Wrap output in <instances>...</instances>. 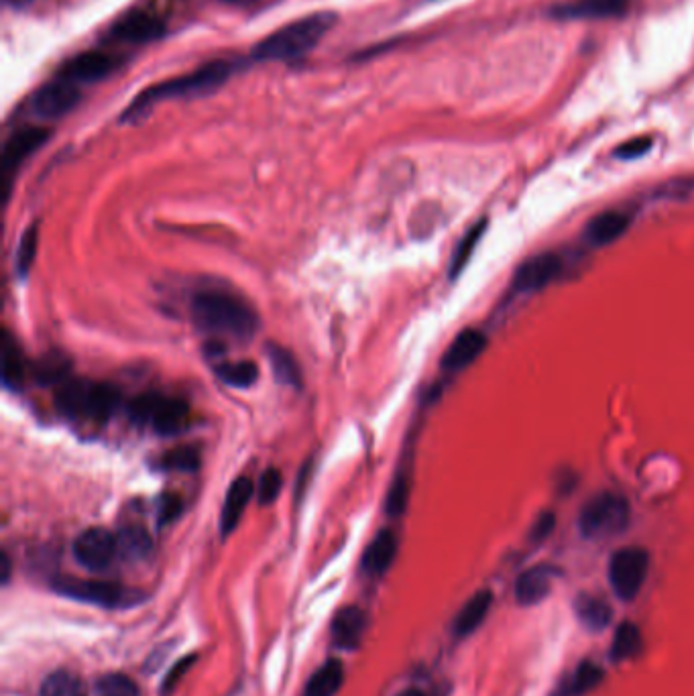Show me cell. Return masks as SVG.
Here are the masks:
<instances>
[{
  "label": "cell",
  "instance_id": "1",
  "mask_svg": "<svg viewBox=\"0 0 694 696\" xmlns=\"http://www.w3.org/2000/svg\"><path fill=\"white\" fill-rule=\"evenodd\" d=\"M192 320L198 330L235 340H249L259 328L255 310L224 292H202L192 300Z\"/></svg>",
  "mask_w": 694,
  "mask_h": 696
},
{
  "label": "cell",
  "instance_id": "2",
  "mask_svg": "<svg viewBox=\"0 0 694 696\" xmlns=\"http://www.w3.org/2000/svg\"><path fill=\"white\" fill-rule=\"evenodd\" d=\"M57 410L68 418L106 422L117 414L121 405L119 389L98 381H66L57 391Z\"/></svg>",
  "mask_w": 694,
  "mask_h": 696
},
{
  "label": "cell",
  "instance_id": "3",
  "mask_svg": "<svg viewBox=\"0 0 694 696\" xmlns=\"http://www.w3.org/2000/svg\"><path fill=\"white\" fill-rule=\"evenodd\" d=\"M332 15H314L269 35L255 49L257 60H292L308 53L332 27Z\"/></svg>",
  "mask_w": 694,
  "mask_h": 696
},
{
  "label": "cell",
  "instance_id": "4",
  "mask_svg": "<svg viewBox=\"0 0 694 696\" xmlns=\"http://www.w3.org/2000/svg\"><path fill=\"white\" fill-rule=\"evenodd\" d=\"M631 521V507L623 495L599 493L578 515V530L587 540H609L621 536Z\"/></svg>",
  "mask_w": 694,
  "mask_h": 696
},
{
  "label": "cell",
  "instance_id": "5",
  "mask_svg": "<svg viewBox=\"0 0 694 696\" xmlns=\"http://www.w3.org/2000/svg\"><path fill=\"white\" fill-rule=\"evenodd\" d=\"M51 589L68 599L98 605L104 609H129L145 601V593L135 589H125L117 583H104V580H86L76 576H60L51 580Z\"/></svg>",
  "mask_w": 694,
  "mask_h": 696
},
{
  "label": "cell",
  "instance_id": "6",
  "mask_svg": "<svg viewBox=\"0 0 694 696\" xmlns=\"http://www.w3.org/2000/svg\"><path fill=\"white\" fill-rule=\"evenodd\" d=\"M129 414L135 424L151 426L159 436H176L186 428L190 408L182 399L145 393L131 403Z\"/></svg>",
  "mask_w": 694,
  "mask_h": 696
},
{
  "label": "cell",
  "instance_id": "7",
  "mask_svg": "<svg viewBox=\"0 0 694 696\" xmlns=\"http://www.w3.org/2000/svg\"><path fill=\"white\" fill-rule=\"evenodd\" d=\"M650 556L644 548L629 546L617 550L609 560V583L617 599L631 603L644 589Z\"/></svg>",
  "mask_w": 694,
  "mask_h": 696
},
{
  "label": "cell",
  "instance_id": "8",
  "mask_svg": "<svg viewBox=\"0 0 694 696\" xmlns=\"http://www.w3.org/2000/svg\"><path fill=\"white\" fill-rule=\"evenodd\" d=\"M230 68L226 64H214V66H208L204 70H200L198 74L190 76V78H182L178 82H173V84H167L163 88H157V90H151L147 94H143L133 108H129L127 116L125 119H133V116L141 110H145L147 104H151L153 100L157 98H171V96H184V94H206L210 90H214L220 82H224V78L228 76Z\"/></svg>",
  "mask_w": 694,
  "mask_h": 696
},
{
  "label": "cell",
  "instance_id": "9",
  "mask_svg": "<svg viewBox=\"0 0 694 696\" xmlns=\"http://www.w3.org/2000/svg\"><path fill=\"white\" fill-rule=\"evenodd\" d=\"M74 558L86 570L100 572L108 568L112 558L117 556V536H112L104 528H90L82 532L74 542Z\"/></svg>",
  "mask_w": 694,
  "mask_h": 696
},
{
  "label": "cell",
  "instance_id": "10",
  "mask_svg": "<svg viewBox=\"0 0 694 696\" xmlns=\"http://www.w3.org/2000/svg\"><path fill=\"white\" fill-rule=\"evenodd\" d=\"M562 271V261L558 255L542 253L532 259H528L522 267L517 269L513 277V287L522 294H534L550 285Z\"/></svg>",
  "mask_w": 694,
  "mask_h": 696
},
{
  "label": "cell",
  "instance_id": "11",
  "mask_svg": "<svg viewBox=\"0 0 694 696\" xmlns=\"http://www.w3.org/2000/svg\"><path fill=\"white\" fill-rule=\"evenodd\" d=\"M49 133L47 131H41V129H25L21 133H17L5 147V153H3V188H5V196L3 200L7 202L9 200V192H11V182H13V176H15V171L23 165V161L33 153L37 151L45 141H47Z\"/></svg>",
  "mask_w": 694,
  "mask_h": 696
},
{
  "label": "cell",
  "instance_id": "12",
  "mask_svg": "<svg viewBox=\"0 0 694 696\" xmlns=\"http://www.w3.org/2000/svg\"><path fill=\"white\" fill-rule=\"evenodd\" d=\"M367 613L357 607V605H349L340 609L330 625V635H332V644L338 650L344 652H355L361 644L363 637L367 631Z\"/></svg>",
  "mask_w": 694,
  "mask_h": 696
},
{
  "label": "cell",
  "instance_id": "13",
  "mask_svg": "<svg viewBox=\"0 0 694 696\" xmlns=\"http://www.w3.org/2000/svg\"><path fill=\"white\" fill-rule=\"evenodd\" d=\"M80 100V90L70 80H57L35 94L33 110L43 116V119H57L70 112Z\"/></svg>",
  "mask_w": 694,
  "mask_h": 696
},
{
  "label": "cell",
  "instance_id": "14",
  "mask_svg": "<svg viewBox=\"0 0 694 696\" xmlns=\"http://www.w3.org/2000/svg\"><path fill=\"white\" fill-rule=\"evenodd\" d=\"M554 578H556V570L550 566H534L524 570L522 574L517 576L515 587H513V595L517 605L522 607H536L540 605L552 591L554 587Z\"/></svg>",
  "mask_w": 694,
  "mask_h": 696
},
{
  "label": "cell",
  "instance_id": "15",
  "mask_svg": "<svg viewBox=\"0 0 694 696\" xmlns=\"http://www.w3.org/2000/svg\"><path fill=\"white\" fill-rule=\"evenodd\" d=\"M487 338L479 330H462L452 344L448 346V351L442 357V369L448 373H458L462 369L471 367L481 353L485 351Z\"/></svg>",
  "mask_w": 694,
  "mask_h": 696
},
{
  "label": "cell",
  "instance_id": "16",
  "mask_svg": "<svg viewBox=\"0 0 694 696\" xmlns=\"http://www.w3.org/2000/svg\"><path fill=\"white\" fill-rule=\"evenodd\" d=\"M255 495V485L249 477H239L233 485L228 487L222 511H220V534L222 538L230 536L239 526V521L249 505V501Z\"/></svg>",
  "mask_w": 694,
  "mask_h": 696
},
{
  "label": "cell",
  "instance_id": "17",
  "mask_svg": "<svg viewBox=\"0 0 694 696\" xmlns=\"http://www.w3.org/2000/svg\"><path fill=\"white\" fill-rule=\"evenodd\" d=\"M491 607H493V593L489 589L477 591L456 613L452 621V635L458 637V640H465V637L473 635L485 623Z\"/></svg>",
  "mask_w": 694,
  "mask_h": 696
},
{
  "label": "cell",
  "instance_id": "18",
  "mask_svg": "<svg viewBox=\"0 0 694 696\" xmlns=\"http://www.w3.org/2000/svg\"><path fill=\"white\" fill-rule=\"evenodd\" d=\"M629 224H631V216L623 210L601 212L599 216H595L587 224L585 239L593 247H607L625 235V230L629 228Z\"/></svg>",
  "mask_w": 694,
  "mask_h": 696
},
{
  "label": "cell",
  "instance_id": "19",
  "mask_svg": "<svg viewBox=\"0 0 694 696\" xmlns=\"http://www.w3.org/2000/svg\"><path fill=\"white\" fill-rule=\"evenodd\" d=\"M397 556V536L391 530H381L367 546L361 568L369 576L385 574Z\"/></svg>",
  "mask_w": 694,
  "mask_h": 696
},
{
  "label": "cell",
  "instance_id": "20",
  "mask_svg": "<svg viewBox=\"0 0 694 696\" xmlns=\"http://www.w3.org/2000/svg\"><path fill=\"white\" fill-rule=\"evenodd\" d=\"M642 650H644V633L640 625L633 621H623L613 633V644L609 652L613 664H623L638 658Z\"/></svg>",
  "mask_w": 694,
  "mask_h": 696
},
{
  "label": "cell",
  "instance_id": "21",
  "mask_svg": "<svg viewBox=\"0 0 694 696\" xmlns=\"http://www.w3.org/2000/svg\"><path fill=\"white\" fill-rule=\"evenodd\" d=\"M112 66L114 64L108 55L92 51V53H84V55L76 57V60H72L64 68L62 78L70 80V82H94V80L108 76Z\"/></svg>",
  "mask_w": 694,
  "mask_h": 696
},
{
  "label": "cell",
  "instance_id": "22",
  "mask_svg": "<svg viewBox=\"0 0 694 696\" xmlns=\"http://www.w3.org/2000/svg\"><path fill=\"white\" fill-rule=\"evenodd\" d=\"M112 33L125 41L145 43L163 35V23L149 13H133L114 27Z\"/></svg>",
  "mask_w": 694,
  "mask_h": 696
},
{
  "label": "cell",
  "instance_id": "23",
  "mask_svg": "<svg viewBox=\"0 0 694 696\" xmlns=\"http://www.w3.org/2000/svg\"><path fill=\"white\" fill-rule=\"evenodd\" d=\"M576 619L581 621L589 631H603L613 619V609L595 595H581L574 601Z\"/></svg>",
  "mask_w": 694,
  "mask_h": 696
},
{
  "label": "cell",
  "instance_id": "24",
  "mask_svg": "<svg viewBox=\"0 0 694 696\" xmlns=\"http://www.w3.org/2000/svg\"><path fill=\"white\" fill-rule=\"evenodd\" d=\"M344 682V666L340 660L324 662L308 680L304 696H334Z\"/></svg>",
  "mask_w": 694,
  "mask_h": 696
},
{
  "label": "cell",
  "instance_id": "25",
  "mask_svg": "<svg viewBox=\"0 0 694 696\" xmlns=\"http://www.w3.org/2000/svg\"><path fill=\"white\" fill-rule=\"evenodd\" d=\"M25 359L21 355V348L17 340L11 336L9 330L3 332V383L7 389H21L25 383Z\"/></svg>",
  "mask_w": 694,
  "mask_h": 696
},
{
  "label": "cell",
  "instance_id": "26",
  "mask_svg": "<svg viewBox=\"0 0 694 696\" xmlns=\"http://www.w3.org/2000/svg\"><path fill=\"white\" fill-rule=\"evenodd\" d=\"M153 550V540L143 526H125L117 534V552L129 562L145 560Z\"/></svg>",
  "mask_w": 694,
  "mask_h": 696
},
{
  "label": "cell",
  "instance_id": "27",
  "mask_svg": "<svg viewBox=\"0 0 694 696\" xmlns=\"http://www.w3.org/2000/svg\"><path fill=\"white\" fill-rule=\"evenodd\" d=\"M267 359L271 365V371L275 379L287 387H300L302 385V371L296 363L294 355L285 351L283 346L267 344Z\"/></svg>",
  "mask_w": 694,
  "mask_h": 696
},
{
  "label": "cell",
  "instance_id": "28",
  "mask_svg": "<svg viewBox=\"0 0 694 696\" xmlns=\"http://www.w3.org/2000/svg\"><path fill=\"white\" fill-rule=\"evenodd\" d=\"M41 696H88L84 680L70 670H55L41 684Z\"/></svg>",
  "mask_w": 694,
  "mask_h": 696
},
{
  "label": "cell",
  "instance_id": "29",
  "mask_svg": "<svg viewBox=\"0 0 694 696\" xmlns=\"http://www.w3.org/2000/svg\"><path fill=\"white\" fill-rule=\"evenodd\" d=\"M218 379L235 389H249L259 379V367L253 361H230L216 367Z\"/></svg>",
  "mask_w": 694,
  "mask_h": 696
},
{
  "label": "cell",
  "instance_id": "30",
  "mask_svg": "<svg viewBox=\"0 0 694 696\" xmlns=\"http://www.w3.org/2000/svg\"><path fill=\"white\" fill-rule=\"evenodd\" d=\"M605 680V670L595 662H583L576 668L566 686V696H585L601 686Z\"/></svg>",
  "mask_w": 694,
  "mask_h": 696
},
{
  "label": "cell",
  "instance_id": "31",
  "mask_svg": "<svg viewBox=\"0 0 694 696\" xmlns=\"http://www.w3.org/2000/svg\"><path fill=\"white\" fill-rule=\"evenodd\" d=\"M627 9V0H581V3L562 9L564 17H615ZM560 15V17H562Z\"/></svg>",
  "mask_w": 694,
  "mask_h": 696
},
{
  "label": "cell",
  "instance_id": "32",
  "mask_svg": "<svg viewBox=\"0 0 694 696\" xmlns=\"http://www.w3.org/2000/svg\"><path fill=\"white\" fill-rule=\"evenodd\" d=\"M485 228H487V222L475 224V226L467 232L465 239H462V241L458 243V247H456V251H454V255H452V261H450V279H456V277L462 273V269L467 267V263L471 261V257H473V253H475L479 241L483 239Z\"/></svg>",
  "mask_w": 694,
  "mask_h": 696
},
{
  "label": "cell",
  "instance_id": "33",
  "mask_svg": "<svg viewBox=\"0 0 694 696\" xmlns=\"http://www.w3.org/2000/svg\"><path fill=\"white\" fill-rule=\"evenodd\" d=\"M37 247H39V224H31L17 245V255H15V271L21 279H27L35 257H37Z\"/></svg>",
  "mask_w": 694,
  "mask_h": 696
},
{
  "label": "cell",
  "instance_id": "34",
  "mask_svg": "<svg viewBox=\"0 0 694 696\" xmlns=\"http://www.w3.org/2000/svg\"><path fill=\"white\" fill-rule=\"evenodd\" d=\"M408 503H410V475L397 473L385 499V511L389 517H399L403 515V511H406Z\"/></svg>",
  "mask_w": 694,
  "mask_h": 696
},
{
  "label": "cell",
  "instance_id": "35",
  "mask_svg": "<svg viewBox=\"0 0 694 696\" xmlns=\"http://www.w3.org/2000/svg\"><path fill=\"white\" fill-rule=\"evenodd\" d=\"M200 467V456L194 448L184 446L167 452L161 458V469L165 471H176V473H192Z\"/></svg>",
  "mask_w": 694,
  "mask_h": 696
},
{
  "label": "cell",
  "instance_id": "36",
  "mask_svg": "<svg viewBox=\"0 0 694 696\" xmlns=\"http://www.w3.org/2000/svg\"><path fill=\"white\" fill-rule=\"evenodd\" d=\"M37 379L41 383H66L70 373V363L62 355H49L35 367Z\"/></svg>",
  "mask_w": 694,
  "mask_h": 696
},
{
  "label": "cell",
  "instance_id": "37",
  "mask_svg": "<svg viewBox=\"0 0 694 696\" xmlns=\"http://www.w3.org/2000/svg\"><path fill=\"white\" fill-rule=\"evenodd\" d=\"M98 690L102 696H139L135 682L123 674H108L100 678Z\"/></svg>",
  "mask_w": 694,
  "mask_h": 696
},
{
  "label": "cell",
  "instance_id": "38",
  "mask_svg": "<svg viewBox=\"0 0 694 696\" xmlns=\"http://www.w3.org/2000/svg\"><path fill=\"white\" fill-rule=\"evenodd\" d=\"M283 489V475L277 469H267L261 479H259V487H257V499L261 505H271L279 493Z\"/></svg>",
  "mask_w": 694,
  "mask_h": 696
},
{
  "label": "cell",
  "instance_id": "39",
  "mask_svg": "<svg viewBox=\"0 0 694 696\" xmlns=\"http://www.w3.org/2000/svg\"><path fill=\"white\" fill-rule=\"evenodd\" d=\"M654 141L650 137H638V139H631L623 145H619L615 149V157L617 159H623V161H633V159H640L644 157L646 153H650Z\"/></svg>",
  "mask_w": 694,
  "mask_h": 696
},
{
  "label": "cell",
  "instance_id": "40",
  "mask_svg": "<svg viewBox=\"0 0 694 696\" xmlns=\"http://www.w3.org/2000/svg\"><path fill=\"white\" fill-rule=\"evenodd\" d=\"M184 503L178 495H163L159 505V526H167L171 521H176L182 515Z\"/></svg>",
  "mask_w": 694,
  "mask_h": 696
},
{
  "label": "cell",
  "instance_id": "41",
  "mask_svg": "<svg viewBox=\"0 0 694 696\" xmlns=\"http://www.w3.org/2000/svg\"><path fill=\"white\" fill-rule=\"evenodd\" d=\"M196 660H198V656H196V654H190V656H186L182 662H178L176 666H173V668L167 672L165 680H163L161 692H169L173 686H176V684L186 676V672L192 668V664H194Z\"/></svg>",
  "mask_w": 694,
  "mask_h": 696
},
{
  "label": "cell",
  "instance_id": "42",
  "mask_svg": "<svg viewBox=\"0 0 694 696\" xmlns=\"http://www.w3.org/2000/svg\"><path fill=\"white\" fill-rule=\"evenodd\" d=\"M554 526H556L554 513H550V511L542 513L532 528V542L538 544V542H544L546 538H550V534L554 532Z\"/></svg>",
  "mask_w": 694,
  "mask_h": 696
},
{
  "label": "cell",
  "instance_id": "43",
  "mask_svg": "<svg viewBox=\"0 0 694 696\" xmlns=\"http://www.w3.org/2000/svg\"><path fill=\"white\" fill-rule=\"evenodd\" d=\"M9 576H11V560L7 554H3V583L5 585L9 583Z\"/></svg>",
  "mask_w": 694,
  "mask_h": 696
},
{
  "label": "cell",
  "instance_id": "44",
  "mask_svg": "<svg viewBox=\"0 0 694 696\" xmlns=\"http://www.w3.org/2000/svg\"><path fill=\"white\" fill-rule=\"evenodd\" d=\"M397 696H426L420 688H408V690H403L401 694H397Z\"/></svg>",
  "mask_w": 694,
  "mask_h": 696
},
{
  "label": "cell",
  "instance_id": "45",
  "mask_svg": "<svg viewBox=\"0 0 694 696\" xmlns=\"http://www.w3.org/2000/svg\"><path fill=\"white\" fill-rule=\"evenodd\" d=\"M5 3L11 7H25V5L33 3V0H5Z\"/></svg>",
  "mask_w": 694,
  "mask_h": 696
}]
</instances>
